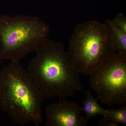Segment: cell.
<instances>
[{"mask_svg":"<svg viewBox=\"0 0 126 126\" xmlns=\"http://www.w3.org/2000/svg\"><path fill=\"white\" fill-rule=\"evenodd\" d=\"M44 98L19 62L11 61L0 72V109L16 123L40 126Z\"/></svg>","mask_w":126,"mask_h":126,"instance_id":"2","label":"cell"},{"mask_svg":"<svg viewBox=\"0 0 126 126\" xmlns=\"http://www.w3.org/2000/svg\"><path fill=\"white\" fill-rule=\"evenodd\" d=\"M1 60H0V65L1 64Z\"/></svg>","mask_w":126,"mask_h":126,"instance_id":"12","label":"cell"},{"mask_svg":"<svg viewBox=\"0 0 126 126\" xmlns=\"http://www.w3.org/2000/svg\"><path fill=\"white\" fill-rule=\"evenodd\" d=\"M82 107L63 99L46 108V124L48 126H86L89 121L81 115Z\"/></svg>","mask_w":126,"mask_h":126,"instance_id":"6","label":"cell"},{"mask_svg":"<svg viewBox=\"0 0 126 126\" xmlns=\"http://www.w3.org/2000/svg\"><path fill=\"white\" fill-rule=\"evenodd\" d=\"M49 34V26L39 16L0 15V60L19 62Z\"/></svg>","mask_w":126,"mask_h":126,"instance_id":"3","label":"cell"},{"mask_svg":"<svg viewBox=\"0 0 126 126\" xmlns=\"http://www.w3.org/2000/svg\"><path fill=\"white\" fill-rule=\"evenodd\" d=\"M98 125L103 126H118V124L111 121L107 118L103 117L98 123Z\"/></svg>","mask_w":126,"mask_h":126,"instance_id":"11","label":"cell"},{"mask_svg":"<svg viewBox=\"0 0 126 126\" xmlns=\"http://www.w3.org/2000/svg\"><path fill=\"white\" fill-rule=\"evenodd\" d=\"M105 24L111 31L115 51L126 53V33L114 24L112 20H107Z\"/></svg>","mask_w":126,"mask_h":126,"instance_id":"8","label":"cell"},{"mask_svg":"<svg viewBox=\"0 0 126 126\" xmlns=\"http://www.w3.org/2000/svg\"><path fill=\"white\" fill-rule=\"evenodd\" d=\"M117 109L106 110V115L103 117L117 123L118 125L122 124L126 126V106L122 105Z\"/></svg>","mask_w":126,"mask_h":126,"instance_id":"9","label":"cell"},{"mask_svg":"<svg viewBox=\"0 0 126 126\" xmlns=\"http://www.w3.org/2000/svg\"><path fill=\"white\" fill-rule=\"evenodd\" d=\"M112 21L114 24L126 33V18L124 15L118 14Z\"/></svg>","mask_w":126,"mask_h":126,"instance_id":"10","label":"cell"},{"mask_svg":"<svg viewBox=\"0 0 126 126\" xmlns=\"http://www.w3.org/2000/svg\"><path fill=\"white\" fill-rule=\"evenodd\" d=\"M84 92L86 94V97L83 102V107H82V110L86 115V119L89 121L97 115L104 116L106 110L98 104L97 98H94L89 91Z\"/></svg>","mask_w":126,"mask_h":126,"instance_id":"7","label":"cell"},{"mask_svg":"<svg viewBox=\"0 0 126 126\" xmlns=\"http://www.w3.org/2000/svg\"><path fill=\"white\" fill-rule=\"evenodd\" d=\"M68 52L79 73L90 75L116 51L108 26L93 20L75 27Z\"/></svg>","mask_w":126,"mask_h":126,"instance_id":"4","label":"cell"},{"mask_svg":"<svg viewBox=\"0 0 126 126\" xmlns=\"http://www.w3.org/2000/svg\"><path fill=\"white\" fill-rule=\"evenodd\" d=\"M90 86L102 103H126V53L115 52L92 72Z\"/></svg>","mask_w":126,"mask_h":126,"instance_id":"5","label":"cell"},{"mask_svg":"<svg viewBox=\"0 0 126 126\" xmlns=\"http://www.w3.org/2000/svg\"><path fill=\"white\" fill-rule=\"evenodd\" d=\"M35 52L27 70L44 98L65 99L82 91L79 74L63 44L48 38Z\"/></svg>","mask_w":126,"mask_h":126,"instance_id":"1","label":"cell"}]
</instances>
